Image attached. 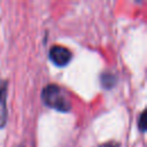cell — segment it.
<instances>
[{
    "instance_id": "obj_6",
    "label": "cell",
    "mask_w": 147,
    "mask_h": 147,
    "mask_svg": "<svg viewBox=\"0 0 147 147\" xmlns=\"http://www.w3.org/2000/svg\"><path fill=\"white\" fill-rule=\"evenodd\" d=\"M99 147H121V144H118L116 141H107L105 144L99 145Z\"/></svg>"
},
{
    "instance_id": "obj_4",
    "label": "cell",
    "mask_w": 147,
    "mask_h": 147,
    "mask_svg": "<svg viewBox=\"0 0 147 147\" xmlns=\"http://www.w3.org/2000/svg\"><path fill=\"white\" fill-rule=\"evenodd\" d=\"M100 84L105 90H111L117 85L118 76L110 71H103L100 74Z\"/></svg>"
},
{
    "instance_id": "obj_7",
    "label": "cell",
    "mask_w": 147,
    "mask_h": 147,
    "mask_svg": "<svg viewBox=\"0 0 147 147\" xmlns=\"http://www.w3.org/2000/svg\"><path fill=\"white\" fill-rule=\"evenodd\" d=\"M16 147H24V145H20V146H16Z\"/></svg>"
},
{
    "instance_id": "obj_1",
    "label": "cell",
    "mask_w": 147,
    "mask_h": 147,
    "mask_svg": "<svg viewBox=\"0 0 147 147\" xmlns=\"http://www.w3.org/2000/svg\"><path fill=\"white\" fill-rule=\"evenodd\" d=\"M40 98L46 107L60 113H69L72 108L65 91L60 85L54 83L47 84L42 87Z\"/></svg>"
},
{
    "instance_id": "obj_5",
    "label": "cell",
    "mask_w": 147,
    "mask_h": 147,
    "mask_svg": "<svg viewBox=\"0 0 147 147\" xmlns=\"http://www.w3.org/2000/svg\"><path fill=\"white\" fill-rule=\"evenodd\" d=\"M145 116H146V110H142V111L139 114V116H138V122H137L138 129H139V131L142 132V133L146 131V118H145Z\"/></svg>"
},
{
    "instance_id": "obj_3",
    "label": "cell",
    "mask_w": 147,
    "mask_h": 147,
    "mask_svg": "<svg viewBox=\"0 0 147 147\" xmlns=\"http://www.w3.org/2000/svg\"><path fill=\"white\" fill-rule=\"evenodd\" d=\"M8 84L9 83L7 79H0V129H3L8 121Z\"/></svg>"
},
{
    "instance_id": "obj_2",
    "label": "cell",
    "mask_w": 147,
    "mask_h": 147,
    "mask_svg": "<svg viewBox=\"0 0 147 147\" xmlns=\"http://www.w3.org/2000/svg\"><path fill=\"white\" fill-rule=\"evenodd\" d=\"M48 57L56 67H64L72 60V53L62 45H54L48 52Z\"/></svg>"
}]
</instances>
